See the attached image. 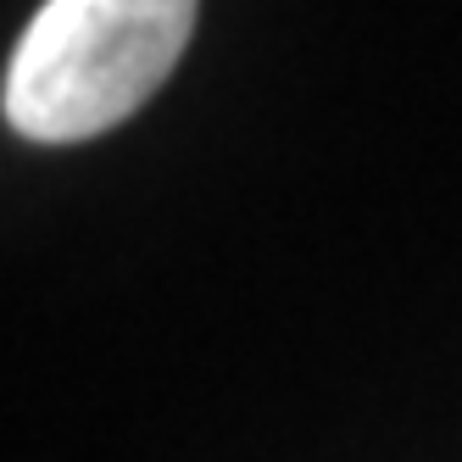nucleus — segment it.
I'll return each mask as SVG.
<instances>
[{
    "instance_id": "nucleus-1",
    "label": "nucleus",
    "mask_w": 462,
    "mask_h": 462,
    "mask_svg": "<svg viewBox=\"0 0 462 462\" xmlns=\"http://www.w3.org/2000/svg\"><path fill=\"white\" fill-rule=\"evenodd\" d=\"M201 0H45L6 68V123L79 145L134 117L168 84Z\"/></svg>"
}]
</instances>
